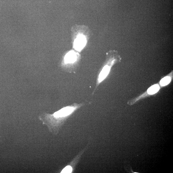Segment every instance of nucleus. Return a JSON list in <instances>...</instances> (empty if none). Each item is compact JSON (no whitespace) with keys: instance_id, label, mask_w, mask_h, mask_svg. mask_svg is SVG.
<instances>
[{"instance_id":"obj_1","label":"nucleus","mask_w":173,"mask_h":173,"mask_svg":"<svg viewBox=\"0 0 173 173\" xmlns=\"http://www.w3.org/2000/svg\"><path fill=\"white\" fill-rule=\"evenodd\" d=\"M83 105L82 104L75 103L71 106L63 108L53 114L46 115L44 123L48 126L50 130L56 132L66 119Z\"/></svg>"},{"instance_id":"obj_7","label":"nucleus","mask_w":173,"mask_h":173,"mask_svg":"<svg viewBox=\"0 0 173 173\" xmlns=\"http://www.w3.org/2000/svg\"><path fill=\"white\" fill-rule=\"evenodd\" d=\"M72 167L70 166V165H68V166L65 167L61 171V173H71L72 172Z\"/></svg>"},{"instance_id":"obj_5","label":"nucleus","mask_w":173,"mask_h":173,"mask_svg":"<svg viewBox=\"0 0 173 173\" xmlns=\"http://www.w3.org/2000/svg\"><path fill=\"white\" fill-rule=\"evenodd\" d=\"M159 88L160 87L158 85H154L148 88L147 91L148 93L150 95L155 94L159 91Z\"/></svg>"},{"instance_id":"obj_6","label":"nucleus","mask_w":173,"mask_h":173,"mask_svg":"<svg viewBox=\"0 0 173 173\" xmlns=\"http://www.w3.org/2000/svg\"><path fill=\"white\" fill-rule=\"evenodd\" d=\"M171 79L170 77L166 76L161 79L160 82V84L161 86H165L168 85L171 82Z\"/></svg>"},{"instance_id":"obj_2","label":"nucleus","mask_w":173,"mask_h":173,"mask_svg":"<svg viewBox=\"0 0 173 173\" xmlns=\"http://www.w3.org/2000/svg\"><path fill=\"white\" fill-rule=\"evenodd\" d=\"M115 59H112L110 60L108 64H106L103 68L102 71L99 75L98 79L97 84V87L98 85L104 80L108 75L110 70L111 68L115 61Z\"/></svg>"},{"instance_id":"obj_4","label":"nucleus","mask_w":173,"mask_h":173,"mask_svg":"<svg viewBox=\"0 0 173 173\" xmlns=\"http://www.w3.org/2000/svg\"><path fill=\"white\" fill-rule=\"evenodd\" d=\"M79 54L72 51L66 54L64 57V63L65 64H71L74 63L78 59Z\"/></svg>"},{"instance_id":"obj_3","label":"nucleus","mask_w":173,"mask_h":173,"mask_svg":"<svg viewBox=\"0 0 173 173\" xmlns=\"http://www.w3.org/2000/svg\"><path fill=\"white\" fill-rule=\"evenodd\" d=\"M86 43V38L82 35H80L74 41V47L77 51H80L85 46Z\"/></svg>"}]
</instances>
